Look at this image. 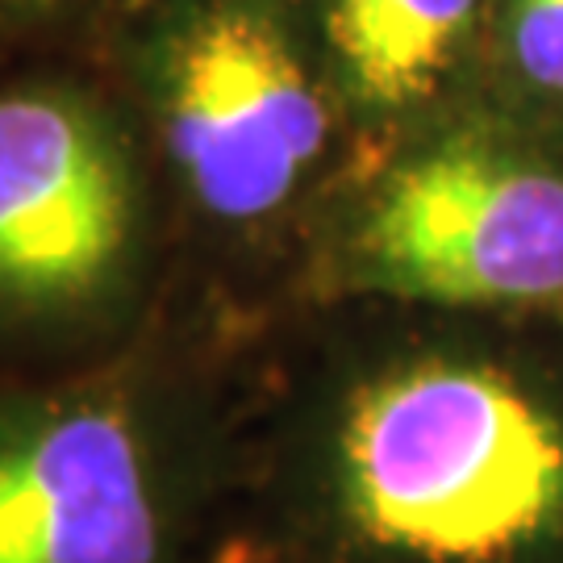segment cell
<instances>
[{
    "label": "cell",
    "instance_id": "cell-1",
    "mask_svg": "<svg viewBox=\"0 0 563 563\" xmlns=\"http://www.w3.org/2000/svg\"><path fill=\"white\" fill-rule=\"evenodd\" d=\"M246 563H563V318L346 301L263 351Z\"/></svg>",
    "mask_w": 563,
    "mask_h": 563
},
{
    "label": "cell",
    "instance_id": "cell-2",
    "mask_svg": "<svg viewBox=\"0 0 563 563\" xmlns=\"http://www.w3.org/2000/svg\"><path fill=\"white\" fill-rule=\"evenodd\" d=\"M267 339L180 284L109 355L0 372V563H246Z\"/></svg>",
    "mask_w": 563,
    "mask_h": 563
},
{
    "label": "cell",
    "instance_id": "cell-3",
    "mask_svg": "<svg viewBox=\"0 0 563 563\" xmlns=\"http://www.w3.org/2000/svg\"><path fill=\"white\" fill-rule=\"evenodd\" d=\"M101 71L155 163L180 284L276 330L360 159L309 0H130Z\"/></svg>",
    "mask_w": 563,
    "mask_h": 563
},
{
    "label": "cell",
    "instance_id": "cell-4",
    "mask_svg": "<svg viewBox=\"0 0 563 563\" xmlns=\"http://www.w3.org/2000/svg\"><path fill=\"white\" fill-rule=\"evenodd\" d=\"M563 318V125L467 92L363 151L305 242L288 297Z\"/></svg>",
    "mask_w": 563,
    "mask_h": 563
},
{
    "label": "cell",
    "instance_id": "cell-5",
    "mask_svg": "<svg viewBox=\"0 0 563 563\" xmlns=\"http://www.w3.org/2000/svg\"><path fill=\"white\" fill-rule=\"evenodd\" d=\"M180 288L155 163L104 71L0 80V372L139 339Z\"/></svg>",
    "mask_w": 563,
    "mask_h": 563
},
{
    "label": "cell",
    "instance_id": "cell-6",
    "mask_svg": "<svg viewBox=\"0 0 563 563\" xmlns=\"http://www.w3.org/2000/svg\"><path fill=\"white\" fill-rule=\"evenodd\" d=\"M360 155L481 88L493 0H309Z\"/></svg>",
    "mask_w": 563,
    "mask_h": 563
},
{
    "label": "cell",
    "instance_id": "cell-7",
    "mask_svg": "<svg viewBox=\"0 0 563 563\" xmlns=\"http://www.w3.org/2000/svg\"><path fill=\"white\" fill-rule=\"evenodd\" d=\"M481 88L563 125V0H493Z\"/></svg>",
    "mask_w": 563,
    "mask_h": 563
},
{
    "label": "cell",
    "instance_id": "cell-8",
    "mask_svg": "<svg viewBox=\"0 0 563 563\" xmlns=\"http://www.w3.org/2000/svg\"><path fill=\"white\" fill-rule=\"evenodd\" d=\"M113 0H0V42L55 34L67 21L101 13Z\"/></svg>",
    "mask_w": 563,
    "mask_h": 563
}]
</instances>
